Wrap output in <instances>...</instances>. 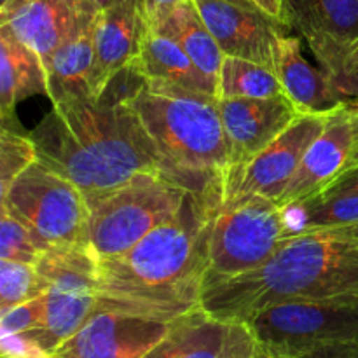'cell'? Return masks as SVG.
Returning <instances> with one entry per match:
<instances>
[{
  "mask_svg": "<svg viewBox=\"0 0 358 358\" xmlns=\"http://www.w3.org/2000/svg\"><path fill=\"white\" fill-rule=\"evenodd\" d=\"M320 194H358V168L343 171Z\"/></svg>",
  "mask_w": 358,
  "mask_h": 358,
  "instance_id": "32",
  "label": "cell"
},
{
  "mask_svg": "<svg viewBox=\"0 0 358 358\" xmlns=\"http://www.w3.org/2000/svg\"><path fill=\"white\" fill-rule=\"evenodd\" d=\"M135 63L145 77V87L152 93L219 100L217 84L192 62L191 56L177 42L150 27Z\"/></svg>",
  "mask_w": 358,
  "mask_h": 358,
  "instance_id": "19",
  "label": "cell"
},
{
  "mask_svg": "<svg viewBox=\"0 0 358 358\" xmlns=\"http://www.w3.org/2000/svg\"><path fill=\"white\" fill-rule=\"evenodd\" d=\"M329 117L331 114L297 115L292 124L257 156L227 173L222 201L247 194H259L278 201L311 143L324 133Z\"/></svg>",
  "mask_w": 358,
  "mask_h": 358,
  "instance_id": "10",
  "label": "cell"
},
{
  "mask_svg": "<svg viewBox=\"0 0 358 358\" xmlns=\"http://www.w3.org/2000/svg\"><path fill=\"white\" fill-rule=\"evenodd\" d=\"M44 255L45 252L35 245L27 227L0 206V259L37 266Z\"/></svg>",
  "mask_w": 358,
  "mask_h": 358,
  "instance_id": "28",
  "label": "cell"
},
{
  "mask_svg": "<svg viewBox=\"0 0 358 358\" xmlns=\"http://www.w3.org/2000/svg\"><path fill=\"white\" fill-rule=\"evenodd\" d=\"M35 94L49 98V79L37 51L0 24V117L2 124L14 119L20 101Z\"/></svg>",
  "mask_w": 358,
  "mask_h": 358,
  "instance_id": "21",
  "label": "cell"
},
{
  "mask_svg": "<svg viewBox=\"0 0 358 358\" xmlns=\"http://www.w3.org/2000/svg\"><path fill=\"white\" fill-rule=\"evenodd\" d=\"M219 205L189 191L180 212L129 250L96 261L98 308L175 322L201 308Z\"/></svg>",
  "mask_w": 358,
  "mask_h": 358,
  "instance_id": "1",
  "label": "cell"
},
{
  "mask_svg": "<svg viewBox=\"0 0 358 358\" xmlns=\"http://www.w3.org/2000/svg\"><path fill=\"white\" fill-rule=\"evenodd\" d=\"M255 346L297 358L334 345H358V297L292 301L264 308L245 322Z\"/></svg>",
  "mask_w": 358,
  "mask_h": 358,
  "instance_id": "8",
  "label": "cell"
},
{
  "mask_svg": "<svg viewBox=\"0 0 358 358\" xmlns=\"http://www.w3.org/2000/svg\"><path fill=\"white\" fill-rule=\"evenodd\" d=\"M250 2L255 7H259L262 13H266L268 16L275 17L280 23L285 24V21H283V0H250Z\"/></svg>",
  "mask_w": 358,
  "mask_h": 358,
  "instance_id": "34",
  "label": "cell"
},
{
  "mask_svg": "<svg viewBox=\"0 0 358 358\" xmlns=\"http://www.w3.org/2000/svg\"><path fill=\"white\" fill-rule=\"evenodd\" d=\"M0 357L2 358H51L45 350L27 334L0 332Z\"/></svg>",
  "mask_w": 358,
  "mask_h": 358,
  "instance_id": "30",
  "label": "cell"
},
{
  "mask_svg": "<svg viewBox=\"0 0 358 358\" xmlns=\"http://www.w3.org/2000/svg\"><path fill=\"white\" fill-rule=\"evenodd\" d=\"M292 236L304 231L358 224V194H318L283 206Z\"/></svg>",
  "mask_w": 358,
  "mask_h": 358,
  "instance_id": "24",
  "label": "cell"
},
{
  "mask_svg": "<svg viewBox=\"0 0 358 358\" xmlns=\"http://www.w3.org/2000/svg\"><path fill=\"white\" fill-rule=\"evenodd\" d=\"M28 135L38 161L73 182L87 205L140 175H163L171 180L131 101L63 98Z\"/></svg>",
  "mask_w": 358,
  "mask_h": 358,
  "instance_id": "2",
  "label": "cell"
},
{
  "mask_svg": "<svg viewBox=\"0 0 358 358\" xmlns=\"http://www.w3.org/2000/svg\"><path fill=\"white\" fill-rule=\"evenodd\" d=\"M45 287L37 266L0 259V313L41 296Z\"/></svg>",
  "mask_w": 358,
  "mask_h": 358,
  "instance_id": "26",
  "label": "cell"
},
{
  "mask_svg": "<svg viewBox=\"0 0 358 358\" xmlns=\"http://www.w3.org/2000/svg\"><path fill=\"white\" fill-rule=\"evenodd\" d=\"M149 30L143 0H122L98 13L90 91L100 98L114 76L138 59Z\"/></svg>",
  "mask_w": 358,
  "mask_h": 358,
  "instance_id": "17",
  "label": "cell"
},
{
  "mask_svg": "<svg viewBox=\"0 0 358 358\" xmlns=\"http://www.w3.org/2000/svg\"><path fill=\"white\" fill-rule=\"evenodd\" d=\"M217 101L143 87L131 105L163 156L171 180L220 206L229 171V143Z\"/></svg>",
  "mask_w": 358,
  "mask_h": 358,
  "instance_id": "4",
  "label": "cell"
},
{
  "mask_svg": "<svg viewBox=\"0 0 358 358\" xmlns=\"http://www.w3.org/2000/svg\"><path fill=\"white\" fill-rule=\"evenodd\" d=\"M100 10L86 0H10L0 7V24L49 62L52 52Z\"/></svg>",
  "mask_w": 358,
  "mask_h": 358,
  "instance_id": "16",
  "label": "cell"
},
{
  "mask_svg": "<svg viewBox=\"0 0 358 358\" xmlns=\"http://www.w3.org/2000/svg\"><path fill=\"white\" fill-rule=\"evenodd\" d=\"M0 206L27 227L41 250L87 248L86 198L73 182L38 159L0 196Z\"/></svg>",
  "mask_w": 358,
  "mask_h": 358,
  "instance_id": "5",
  "label": "cell"
},
{
  "mask_svg": "<svg viewBox=\"0 0 358 358\" xmlns=\"http://www.w3.org/2000/svg\"><path fill=\"white\" fill-rule=\"evenodd\" d=\"M290 236L285 210L273 199L247 194L222 201L210 231L206 282L261 268Z\"/></svg>",
  "mask_w": 358,
  "mask_h": 358,
  "instance_id": "7",
  "label": "cell"
},
{
  "mask_svg": "<svg viewBox=\"0 0 358 358\" xmlns=\"http://www.w3.org/2000/svg\"><path fill=\"white\" fill-rule=\"evenodd\" d=\"M336 93L345 101L358 100V55L348 56L338 73L329 77Z\"/></svg>",
  "mask_w": 358,
  "mask_h": 358,
  "instance_id": "31",
  "label": "cell"
},
{
  "mask_svg": "<svg viewBox=\"0 0 358 358\" xmlns=\"http://www.w3.org/2000/svg\"><path fill=\"white\" fill-rule=\"evenodd\" d=\"M229 2H234V3H245V6H254V3H252L250 0H229Z\"/></svg>",
  "mask_w": 358,
  "mask_h": 358,
  "instance_id": "39",
  "label": "cell"
},
{
  "mask_svg": "<svg viewBox=\"0 0 358 358\" xmlns=\"http://www.w3.org/2000/svg\"><path fill=\"white\" fill-rule=\"evenodd\" d=\"M87 3H91L93 7H96L98 10H103V9H108V7L115 6V3L122 2V0H86Z\"/></svg>",
  "mask_w": 358,
  "mask_h": 358,
  "instance_id": "36",
  "label": "cell"
},
{
  "mask_svg": "<svg viewBox=\"0 0 358 358\" xmlns=\"http://www.w3.org/2000/svg\"><path fill=\"white\" fill-rule=\"evenodd\" d=\"M350 168H358V145H357V149L353 150L352 159H350V164H348V168H346V170H350Z\"/></svg>",
  "mask_w": 358,
  "mask_h": 358,
  "instance_id": "37",
  "label": "cell"
},
{
  "mask_svg": "<svg viewBox=\"0 0 358 358\" xmlns=\"http://www.w3.org/2000/svg\"><path fill=\"white\" fill-rule=\"evenodd\" d=\"M255 341L245 324L217 320L203 308L173 322L143 358H254Z\"/></svg>",
  "mask_w": 358,
  "mask_h": 358,
  "instance_id": "18",
  "label": "cell"
},
{
  "mask_svg": "<svg viewBox=\"0 0 358 358\" xmlns=\"http://www.w3.org/2000/svg\"><path fill=\"white\" fill-rule=\"evenodd\" d=\"M45 301L44 292L23 304L0 313V332L7 334H31L44 327Z\"/></svg>",
  "mask_w": 358,
  "mask_h": 358,
  "instance_id": "29",
  "label": "cell"
},
{
  "mask_svg": "<svg viewBox=\"0 0 358 358\" xmlns=\"http://www.w3.org/2000/svg\"><path fill=\"white\" fill-rule=\"evenodd\" d=\"M9 2H10V0H0V7H3L6 3H9Z\"/></svg>",
  "mask_w": 358,
  "mask_h": 358,
  "instance_id": "41",
  "label": "cell"
},
{
  "mask_svg": "<svg viewBox=\"0 0 358 358\" xmlns=\"http://www.w3.org/2000/svg\"><path fill=\"white\" fill-rule=\"evenodd\" d=\"M278 358V357H276ZM297 358H358V345H334Z\"/></svg>",
  "mask_w": 358,
  "mask_h": 358,
  "instance_id": "33",
  "label": "cell"
},
{
  "mask_svg": "<svg viewBox=\"0 0 358 358\" xmlns=\"http://www.w3.org/2000/svg\"><path fill=\"white\" fill-rule=\"evenodd\" d=\"M353 103H358V100H357V101H353Z\"/></svg>",
  "mask_w": 358,
  "mask_h": 358,
  "instance_id": "42",
  "label": "cell"
},
{
  "mask_svg": "<svg viewBox=\"0 0 358 358\" xmlns=\"http://www.w3.org/2000/svg\"><path fill=\"white\" fill-rule=\"evenodd\" d=\"M358 145V103L346 101L345 107L329 117L324 133L311 143L292 180L278 199L289 206L324 192L348 168Z\"/></svg>",
  "mask_w": 358,
  "mask_h": 358,
  "instance_id": "13",
  "label": "cell"
},
{
  "mask_svg": "<svg viewBox=\"0 0 358 358\" xmlns=\"http://www.w3.org/2000/svg\"><path fill=\"white\" fill-rule=\"evenodd\" d=\"M217 94L219 98L285 96L282 84L271 69L236 56H224Z\"/></svg>",
  "mask_w": 358,
  "mask_h": 358,
  "instance_id": "25",
  "label": "cell"
},
{
  "mask_svg": "<svg viewBox=\"0 0 358 358\" xmlns=\"http://www.w3.org/2000/svg\"><path fill=\"white\" fill-rule=\"evenodd\" d=\"M275 73L299 114L329 115L345 107L346 101L336 93L327 73L306 59L301 38L285 30L275 41Z\"/></svg>",
  "mask_w": 358,
  "mask_h": 358,
  "instance_id": "20",
  "label": "cell"
},
{
  "mask_svg": "<svg viewBox=\"0 0 358 358\" xmlns=\"http://www.w3.org/2000/svg\"><path fill=\"white\" fill-rule=\"evenodd\" d=\"M96 17L98 14L87 20L45 63L51 103L69 96H93L90 91V79L94 59Z\"/></svg>",
  "mask_w": 358,
  "mask_h": 358,
  "instance_id": "23",
  "label": "cell"
},
{
  "mask_svg": "<svg viewBox=\"0 0 358 358\" xmlns=\"http://www.w3.org/2000/svg\"><path fill=\"white\" fill-rule=\"evenodd\" d=\"M199 14L226 56L250 59L275 72V41L283 23L255 6L229 0H194Z\"/></svg>",
  "mask_w": 358,
  "mask_h": 358,
  "instance_id": "14",
  "label": "cell"
},
{
  "mask_svg": "<svg viewBox=\"0 0 358 358\" xmlns=\"http://www.w3.org/2000/svg\"><path fill=\"white\" fill-rule=\"evenodd\" d=\"M187 189L163 175L145 173L90 203L87 250L107 259L129 250L180 212Z\"/></svg>",
  "mask_w": 358,
  "mask_h": 358,
  "instance_id": "6",
  "label": "cell"
},
{
  "mask_svg": "<svg viewBox=\"0 0 358 358\" xmlns=\"http://www.w3.org/2000/svg\"><path fill=\"white\" fill-rule=\"evenodd\" d=\"M341 297H358V224L287 238L261 268L205 282L201 308L217 320L245 324L273 304Z\"/></svg>",
  "mask_w": 358,
  "mask_h": 358,
  "instance_id": "3",
  "label": "cell"
},
{
  "mask_svg": "<svg viewBox=\"0 0 358 358\" xmlns=\"http://www.w3.org/2000/svg\"><path fill=\"white\" fill-rule=\"evenodd\" d=\"M283 21L308 42L329 77L358 45V0H283Z\"/></svg>",
  "mask_w": 358,
  "mask_h": 358,
  "instance_id": "11",
  "label": "cell"
},
{
  "mask_svg": "<svg viewBox=\"0 0 358 358\" xmlns=\"http://www.w3.org/2000/svg\"><path fill=\"white\" fill-rule=\"evenodd\" d=\"M217 105L229 143V171L257 156L299 115L287 96L219 98Z\"/></svg>",
  "mask_w": 358,
  "mask_h": 358,
  "instance_id": "15",
  "label": "cell"
},
{
  "mask_svg": "<svg viewBox=\"0 0 358 358\" xmlns=\"http://www.w3.org/2000/svg\"><path fill=\"white\" fill-rule=\"evenodd\" d=\"M149 27L157 34L177 42L191 56L192 62L213 83L219 84L220 66H222L226 55L203 21L194 0H184V2H178L177 6L170 7L159 16L154 17L152 21H149Z\"/></svg>",
  "mask_w": 358,
  "mask_h": 358,
  "instance_id": "22",
  "label": "cell"
},
{
  "mask_svg": "<svg viewBox=\"0 0 358 358\" xmlns=\"http://www.w3.org/2000/svg\"><path fill=\"white\" fill-rule=\"evenodd\" d=\"M254 358H276V357L269 355V353L262 352V350H259L257 346H255V355H254Z\"/></svg>",
  "mask_w": 358,
  "mask_h": 358,
  "instance_id": "38",
  "label": "cell"
},
{
  "mask_svg": "<svg viewBox=\"0 0 358 358\" xmlns=\"http://www.w3.org/2000/svg\"><path fill=\"white\" fill-rule=\"evenodd\" d=\"M37 269L48 287L44 290V327L27 334L51 355L76 334L98 308L96 259L87 248L45 252Z\"/></svg>",
  "mask_w": 358,
  "mask_h": 358,
  "instance_id": "9",
  "label": "cell"
},
{
  "mask_svg": "<svg viewBox=\"0 0 358 358\" xmlns=\"http://www.w3.org/2000/svg\"><path fill=\"white\" fill-rule=\"evenodd\" d=\"M173 322L149 320L96 308L86 324L51 358H143L170 332Z\"/></svg>",
  "mask_w": 358,
  "mask_h": 358,
  "instance_id": "12",
  "label": "cell"
},
{
  "mask_svg": "<svg viewBox=\"0 0 358 358\" xmlns=\"http://www.w3.org/2000/svg\"><path fill=\"white\" fill-rule=\"evenodd\" d=\"M178 2H184V0H143V3H145L147 21H152L154 17L159 16L161 13L168 10L170 7L177 6Z\"/></svg>",
  "mask_w": 358,
  "mask_h": 358,
  "instance_id": "35",
  "label": "cell"
},
{
  "mask_svg": "<svg viewBox=\"0 0 358 358\" xmlns=\"http://www.w3.org/2000/svg\"><path fill=\"white\" fill-rule=\"evenodd\" d=\"M353 55H358V45H357V48L352 49V52H350L348 56H353ZM348 56H346V58H348Z\"/></svg>",
  "mask_w": 358,
  "mask_h": 358,
  "instance_id": "40",
  "label": "cell"
},
{
  "mask_svg": "<svg viewBox=\"0 0 358 358\" xmlns=\"http://www.w3.org/2000/svg\"><path fill=\"white\" fill-rule=\"evenodd\" d=\"M37 149L30 135L17 128L2 126L0 133V196L6 194L13 182L37 161Z\"/></svg>",
  "mask_w": 358,
  "mask_h": 358,
  "instance_id": "27",
  "label": "cell"
}]
</instances>
